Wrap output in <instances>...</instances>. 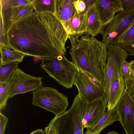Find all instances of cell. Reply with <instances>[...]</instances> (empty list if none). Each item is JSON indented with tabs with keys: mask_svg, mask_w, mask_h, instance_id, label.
I'll return each instance as SVG.
<instances>
[{
	"mask_svg": "<svg viewBox=\"0 0 134 134\" xmlns=\"http://www.w3.org/2000/svg\"><path fill=\"white\" fill-rule=\"evenodd\" d=\"M86 103L79 93L69 109L51 120L56 134H83L82 115Z\"/></svg>",
	"mask_w": 134,
	"mask_h": 134,
	"instance_id": "obj_3",
	"label": "cell"
},
{
	"mask_svg": "<svg viewBox=\"0 0 134 134\" xmlns=\"http://www.w3.org/2000/svg\"><path fill=\"white\" fill-rule=\"evenodd\" d=\"M87 9L83 12H77L67 20L61 22L69 35H82L87 31Z\"/></svg>",
	"mask_w": 134,
	"mask_h": 134,
	"instance_id": "obj_14",
	"label": "cell"
},
{
	"mask_svg": "<svg viewBox=\"0 0 134 134\" xmlns=\"http://www.w3.org/2000/svg\"><path fill=\"white\" fill-rule=\"evenodd\" d=\"M121 73L122 78L124 80L128 78L130 76V69L129 62L126 60H124L122 63Z\"/></svg>",
	"mask_w": 134,
	"mask_h": 134,
	"instance_id": "obj_26",
	"label": "cell"
},
{
	"mask_svg": "<svg viewBox=\"0 0 134 134\" xmlns=\"http://www.w3.org/2000/svg\"><path fill=\"white\" fill-rule=\"evenodd\" d=\"M19 63L18 61L0 65V83L8 82Z\"/></svg>",
	"mask_w": 134,
	"mask_h": 134,
	"instance_id": "obj_20",
	"label": "cell"
},
{
	"mask_svg": "<svg viewBox=\"0 0 134 134\" xmlns=\"http://www.w3.org/2000/svg\"><path fill=\"white\" fill-rule=\"evenodd\" d=\"M120 1L121 7L120 11L127 13L134 12V0H120Z\"/></svg>",
	"mask_w": 134,
	"mask_h": 134,
	"instance_id": "obj_25",
	"label": "cell"
},
{
	"mask_svg": "<svg viewBox=\"0 0 134 134\" xmlns=\"http://www.w3.org/2000/svg\"><path fill=\"white\" fill-rule=\"evenodd\" d=\"M74 6L77 12L81 13L86 10V6L83 0H75Z\"/></svg>",
	"mask_w": 134,
	"mask_h": 134,
	"instance_id": "obj_27",
	"label": "cell"
},
{
	"mask_svg": "<svg viewBox=\"0 0 134 134\" xmlns=\"http://www.w3.org/2000/svg\"><path fill=\"white\" fill-rule=\"evenodd\" d=\"M117 121L118 115L115 108L106 109L97 123L92 127L86 129L84 134H100L104 129Z\"/></svg>",
	"mask_w": 134,
	"mask_h": 134,
	"instance_id": "obj_17",
	"label": "cell"
},
{
	"mask_svg": "<svg viewBox=\"0 0 134 134\" xmlns=\"http://www.w3.org/2000/svg\"><path fill=\"white\" fill-rule=\"evenodd\" d=\"M96 1L86 9L87 31L85 34L94 37L99 34L102 26L97 10Z\"/></svg>",
	"mask_w": 134,
	"mask_h": 134,
	"instance_id": "obj_18",
	"label": "cell"
},
{
	"mask_svg": "<svg viewBox=\"0 0 134 134\" xmlns=\"http://www.w3.org/2000/svg\"><path fill=\"white\" fill-rule=\"evenodd\" d=\"M106 105L103 98L86 103L82 115L83 129L92 127L97 123L105 110Z\"/></svg>",
	"mask_w": 134,
	"mask_h": 134,
	"instance_id": "obj_12",
	"label": "cell"
},
{
	"mask_svg": "<svg viewBox=\"0 0 134 134\" xmlns=\"http://www.w3.org/2000/svg\"><path fill=\"white\" fill-rule=\"evenodd\" d=\"M134 21V12L120 11L107 24L102 25L99 34L102 37L101 42L107 44H119L123 35Z\"/></svg>",
	"mask_w": 134,
	"mask_h": 134,
	"instance_id": "obj_7",
	"label": "cell"
},
{
	"mask_svg": "<svg viewBox=\"0 0 134 134\" xmlns=\"http://www.w3.org/2000/svg\"><path fill=\"white\" fill-rule=\"evenodd\" d=\"M106 134H120L116 132L114 130L108 132Z\"/></svg>",
	"mask_w": 134,
	"mask_h": 134,
	"instance_id": "obj_34",
	"label": "cell"
},
{
	"mask_svg": "<svg viewBox=\"0 0 134 134\" xmlns=\"http://www.w3.org/2000/svg\"><path fill=\"white\" fill-rule=\"evenodd\" d=\"M75 0H55L54 14L61 22L72 17L77 12L74 6Z\"/></svg>",
	"mask_w": 134,
	"mask_h": 134,
	"instance_id": "obj_16",
	"label": "cell"
},
{
	"mask_svg": "<svg viewBox=\"0 0 134 134\" xmlns=\"http://www.w3.org/2000/svg\"><path fill=\"white\" fill-rule=\"evenodd\" d=\"M79 36L69 35L72 62L102 86L106 73L108 44L88 34L79 39Z\"/></svg>",
	"mask_w": 134,
	"mask_h": 134,
	"instance_id": "obj_2",
	"label": "cell"
},
{
	"mask_svg": "<svg viewBox=\"0 0 134 134\" xmlns=\"http://www.w3.org/2000/svg\"><path fill=\"white\" fill-rule=\"evenodd\" d=\"M0 43L6 42L5 35L11 24L26 15L32 13L35 10L33 3L21 5L10 6L0 1Z\"/></svg>",
	"mask_w": 134,
	"mask_h": 134,
	"instance_id": "obj_9",
	"label": "cell"
},
{
	"mask_svg": "<svg viewBox=\"0 0 134 134\" xmlns=\"http://www.w3.org/2000/svg\"><path fill=\"white\" fill-rule=\"evenodd\" d=\"M42 78L27 74L18 68L8 82L9 98L41 87Z\"/></svg>",
	"mask_w": 134,
	"mask_h": 134,
	"instance_id": "obj_8",
	"label": "cell"
},
{
	"mask_svg": "<svg viewBox=\"0 0 134 134\" xmlns=\"http://www.w3.org/2000/svg\"><path fill=\"white\" fill-rule=\"evenodd\" d=\"M125 90L124 80L122 77H114L111 82L106 108L110 110L115 108Z\"/></svg>",
	"mask_w": 134,
	"mask_h": 134,
	"instance_id": "obj_15",
	"label": "cell"
},
{
	"mask_svg": "<svg viewBox=\"0 0 134 134\" xmlns=\"http://www.w3.org/2000/svg\"><path fill=\"white\" fill-rule=\"evenodd\" d=\"M69 35L54 14L34 10L13 23L5 37L10 48L41 59L65 55Z\"/></svg>",
	"mask_w": 134,
	"mask_h": 134,
	"instance_id": "obj_1",
	"label": "cell"
},
{
	"mask_svg": "<svg viewBox=\"0 0 134 134\" xmlns=\"http://www.w3.org/2000/svg\"><path fill=\"white\" fill-rule=\"evenodd\" d=\"M130 72L134 75V60L129 62Z\"/></svg>",
	"mask_w": 134,
	"mask_h": 134,
	"instance_id": "obj_32",
	"label": "cell"
},
{
	"mask_svg": "<svg viewBox=\"0 0 134 134\" xmlns=\"http://www.w3.org/2000/svg\"><path fill=\"white\" fill-rule=\"evenodd\" d=\"M119 45L126 51L130 53L129 55L134 56V43L127 44H119Z\"/></svg>",
	"mask_w": 134,
	"mask_h": 134,
	"instance_id": "obj_29",
	"label": "cell"
},
{
	"mask_svg": "<svg viewBox=\"0 0 134 134\" xmlns=\"http://www.w3.org/2000/svg\"><path fill=\"white\" fill-rule=\"evenodd\" d=\"M96 3L102 26L110 22L121 10L120 0H96Z\"/></svg>",
	"mask_w": 134,
	"mask_h": 134,
	"instance_id": "obj_13",
	"label": "cell"
},
{
	"mask_svg": "<svg viewBox=\"0 0 134 134\" xmlns=\"http://www.w3.org/2000/svg\"><path fill=\"white\" fill-rule=\"evenodd\" d=\"M1 58L0 65L9 62L23 61L25 55L12 49L3 44H0Z\"/></svg>",
	"mask_w": 134,
	"mask_h": 134,
	"instance_id": "obj_19",
	"label": "cell"
},
{
	"mask_svg": "<svg viewBox=\"0 0 134 134\" xmlns=\"http://www.w3.org/2000/svg\"><path fill=\"white\" fill-rule=\"evenodd\" d=\"M46 134H56L52 125L49 123L44 130Z\"/></svg>",
	"mask_w": 134,
	"mask_h": 134,
	"instance_id": "obj_30",
	"label": "cell"
},
{
	"mask_svg": "<svg viewBox=\"0 0 134 134\" xmlns=\"http://www.w3.org/2000/svg\"></svg>",
	"mask_w": 134,
	"mask_h": 134,
	"instance_id": "obj_35",
	"label": "cell"
},
{
	"mask_svg": "<svg viewBox=\"0 0 134 134\" xmlns=\"http://www.w3.org/2000/svg\"><path fill=\"white\" fill-rule=\"evenodd\" d=\"M41 60V68L50 76L67 89L72 87L77 69L64 55L60 54L52 58Z\"/></svg>",
	"mask_w": 134,
	"mask_h": 134,
	"instance_id": "obj_4",
	"label": "cell"
},
{
	"mask_svg": "<svg viewBox=\"0 0 134 134\" xmlns=\"http://www.w3.org/2000/svg\"><path fill=\"white\" fill-rule=\"evenodd\" d=\"M85 2L86 6L87 9L90 5L93 4L96 0H83Z\"/></svg>",
	"mask_w": 134,
	"mask_h": 134,
	"instance_id": "obj_31",
	"label": "cell"
},
{
	"mask_svg": "<svg viewBox=\"0 0 134 134\" xmlns=\"http://www.w3.org/2000/svg\"><path fill=\"white\" fill-rule=\"evenodd\" d=\"M115 108L126 134H134V98L126 89Z\"/></svg>",
	"mask_w": 134,
	"mask_h": 134,
	"instance_id": "obj_11",
	"label": "cell"
},
{
	"mask_svg": "<svg viewBox=\"0 0 134 134\" xmlns=\"http://www.w3.org/2000/svg\"><path fill=\"white\" fill-rule=\"evenodd\" d=\"M8 121V118L0 112V134H4L5 129Z\"/></svg>",
	"mask_w": 134,
	"mask_h": 134,
	"instance_id": "obj_28",
	"label": "cell"
},
{
	"mask_svg": "<svg viewBox=\"0 0 134 134\" xmlns=\"http://www.w3.org/2000/svg\"><path fill=\"white\" fill-rule=\"evenodd\" d=\"M74 85L77 87L79 93L86 103H89L103 98L104 90L102 86L87 73L77 68Z\"/></svg>",
	"mask_w": 134,
	"mask_h": 134,
	"instance_id": "obj_10",
	"label": "cell"
},
{
	"mask_svg": "<svg viewBox=\"0 0 134 134\" xmlns=\"http://www.w3.org/2000/svg\"><path fill=\"white\" fill-rule=\"evenodd\" d=\"M44 130L42 129H38L30 133L29 134H44Z\"/></svg>",
	"mask_w": 134,
	"mask_h": 134,
	"instance_id": "obj_33",
	"label": "cell"
},
{
	"mask_svg": "<svg viewBox=\"0 0 134 134\" xmlns=\"http://www.w3.org/2000/svg\"><path fill=\"white\" fill-rule=\"evenodd\" d=\"M32 105L43 108L55 116L65 112L68 105V98L57 90L42 87L33 91Z\"/></svg>",
	"mask_w": 134,
	"mask_h": 134,
	"instance_id": "obj_5",
	"label": "cell"
},
{
	"mask_svg": "<svg viewBox=\"0 0 134 134\" xmlns=\"http://www.w3.org/2000/svg\"><path fill=\"white\" fill-rule=\"evenodd\" d=\"M107 51L106 73L102 85L104 90L103 99L106 105L111 80L114 77H122L121 73L122 63L130 54L118 44H108Z\"/></svg>",
	"mask_w": 134,
	"mask_h": 134,
	"instance_id": "obj_6",
	"label": "cell"
},
{
	"mask_svg": "<svg viewBox=\"0 0 134 134\" xmlns=\"http://www.w3.org/2000/svg\"><path fill=\"white\" fill-rule=\"evenodd\" d=\"M36 12L40 13L54 14L55 11V0H32Z\"/></svg>",
	"mask_w": 134,
	"mask_h": 134,
	"instance_id": "obj_21",
	"label": "cell"
},
{
	"mask_svg": "<svg viewBox=\"0 0 134 134\" xmlns=\"http://www.w3.org/2000/svg\"><path fill=\"white\" fill-rule=\"evenodd\" d=\"M8 82L0 83V110L4 109L7 105L8 98Z\"/></svg>",
	"mask_w": 134,
	"mask_h": 134,
	"instance_id": "obj_22",
	"label": "cell"
},
{
	"mask_svg": "<svg viewBox=\"0 0 134 134\" xmlns=\"http://www.w3.org/2000/svg\"><path fill=\"white\" fill-rule=\"evenodd\" d=\"M126 90L132 97H134V75L130 72L129 77L124 80Z\"/></svg>",
	"mask_w": 134,
	"mask_h": 134,
	"instance_id": "obj_24",
	"label": "cell"
},
{
	"mask_svg": "<svg viewBox=\"0 0 134 134\" xmlns=\"http://www.w3.org/2000/svg\"><path fill=\"white\" fill-rule=\"evenodd\" d=\"M134 43V21L122 36L119 43L127 44Z\"/></svg>",
	"mask_w": 134,
	"mask_h": 134,
	"instance_id": "obj_23",
	"label": "cell"
}]
</instances>
